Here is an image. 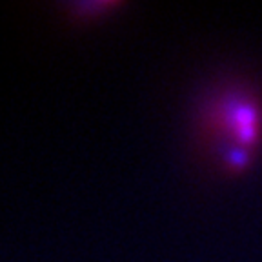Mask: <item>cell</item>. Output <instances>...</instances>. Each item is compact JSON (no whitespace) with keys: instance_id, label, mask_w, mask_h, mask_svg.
<instances>
[{"instance_id":"6da1fadb","label":"cell","mask_w":262,"mask_h":262,"mask_svg":"<svg viewBox=\"0 0 262 262\" xmlns=\"http://www.w3.org/2000/svg\"><path fill=\"white\" fill-rule=\"evenodd\" d=\"M115 2H70L68 4V16L73 20H91L93 16H98L106 9L115 8Z\"/></svg>"}]
</instances>
